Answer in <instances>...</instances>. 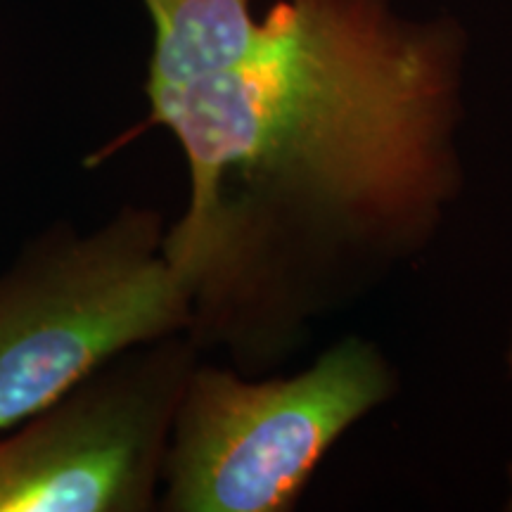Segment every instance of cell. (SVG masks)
I'll use <instances>...</instances> for the list:
<instances>
[{"label": "cell", "mask_w": 512, "mask_h": 512, "mask_svg": "<svg viewBox=\"0 0 512 512\" xmlns=\"http://www.w3.org/2000/svg\"><path fill=\"white\" fill-rule=\"evenodd\" d=\"M467 31L392 0H275L245 53L147 76L188 164L164 249L192 297L188 337L259 377L313 325L441 238L463 200Z\"/></svg>", "instance_id": "obj_1"}, {"label": "cell", "mask_w": 512, "mask_h": 512, "mask_svg": "<svg viewBox=\"0 0 512 512\" xmlns=\"http://www.w3.org/2000/svg\"><path fill=\"white\" fill-rule=\"evenodd\" d=\"M166 228L126 204L93 230L62 221L24 242L0 273V432L126 349L190 330Z\"/></svg>", "instance_id": "obj_2"}, {"label": "cell", "mask_w": 512, "mask_h": 512, "mask_svg": "<svg viewBox=\"0 0 512 512\" xmlns=\"http://www.w3.org/2000/svg\"><path fill=\"white\" fill-rule=\"evenodd\" d=\"M396 394L394 363L356 335L287 377L200 361L178 403L157 510H292L339 437Z\"/></svg>", "instance_id": "obj_3"}, {"label": "cell", "mask_w": 512, "mask_h": 512, "mask_svg": "<svg viewBox=\"0 0 512 512\" xmlns=\"http://www.w3.org/2000/svg\"><path fill=\"white\" fill-rule=\"evenodd\" d=\"M202 351L138 344L0 437V512L157 510L178 403Z\"/></svg>", "instance_id": "obj_4"}, {"label": "cell", "mask_w": 512, "mask_h": 512, "mask_svg": "<svg viewBox=\"0 0 512 512\" xmlns=\"http://www.w3.org/2000/svg\"><path fill=\"white\" fill-rule=\"evenodd\" d=\"M508 482H510V496H508V503H505V510L512 512V463L508 465Z\"/></svg>", "instance_id": "obj_5"}, {"label": "cell", "mask_w": 512, "mask_h": 512, "mask_svg": "<svg viewBox=\"0 0 512 512\" xmlns=\"http://www.w3.org/2000/svg\"><path fill=\"white\" fill-rule=\"evenodd\" d=\"M508 370L512 375V332H510V344H508Z\"/></svg>", "instance_id": "obj_6"}]
</instances>
